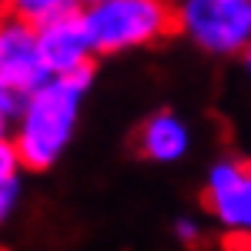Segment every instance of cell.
<instances>
[{
	"label": "cell",
	"mask_w": 251,
	"mask_h": 251,
	"mask_svg": "<svg viewBox=\"0 0 251 251\" xmlns=\"http://www.w3.org/2000/svg\"><path fill=\"white\" fill-rule=\"evenodd\" d=\"M91 87H94V67L71 77H50L40 91L24 97L10 134L24 171L44 174L64 161L77 137L80 111Z\"/></svg>",
	"instance_id": "6da1fadb"
},
{
	"label": "cell",
	"mask_w": 251,
	"mask_h": 251,
	"mask_svg": "<svg viewBox=\"0 0 251 251\" xmlns=\"http://www.w3.org/2000/svg\"><path fill=\"white\" fill-rule=\"evenodd\" d=\"M97 57H121L174 34V0H100L80 7Z\"/></svg>",
	"instance_id": "7a4b0ae2"
},
{
	"label": "cell",
	"mask_w": 251,
	"mask_h": 251,
	"mask_svg": "<svg viewBox=\"0 0 251 251\" xmlns=\"http://www.w3.org/2000/svg\"><path fill=\"white\" fill-rule=\"evenodd\" d=\"M174 34L208 57L251 50V0H174Z\"/></svg>",
	"instance_id": "3957f363"
},
{
	"label": "cell",
	"mask_w": 251,
	"mask_h": 251,
	"mask_svg": "<svg viewBox=\"0 0 251 251\" xmlns=\"http://www.w3.org/2000/svg\"><path fill=\"white\" fill-rule=\"evenodd\" d=\"M54 77L44 50H40V34L34 24L3 14L0 17V87H7L17 97H30Z\"/></svg>",
	"instance_id": "277c9868"
},
{
	"label": "cell",
	"mask_w": 251,
	"mask_h": 251,
	"mask_svg": "<svg viewBox=\"0 0 251 251\" xmlns=\"http://www.w3.org/2000/svg\"><path fill=\"white\" fill-rule=\"evenodd\" d=\"M204 208L218 228L251 234V161L218 157L204 174Z\"/></svg>",
	"instance_id": "5b68a950"
},
{
	"label": "cell",
	"mask_w": 251,
	"mask_h": 251,
	"mask_svg": "<svg viewBox=\"0 0 251 251\" xmlns=\"http://www.w3.org/2000/svg\"><path fill=\"white\" fill-rule=\"evenodd\" d=\"M37 34H40L44 60H47L54 77H71V74H80V71L94 67L97 54H94V44H91V34H87L80 7L40 24Z\"/></svg>",
	"instance_id": "8992f818"
},
{
	"label": "cell",
	"mask_w": 251,
	"mask_h": 251,
	"mask_svg": "<svg viewBox=\"0 0 251 251\" xmlns=\"http://www.w3.org/2000/svg\"><path fill=\"white\" fill-rule=\"evenodd\" d=\"M191 148H194V131L177 111L161 107V111L148 114L137 124L134 151H137V157H144L148 164H157V168L181 164L184 157L191 154Z\"/></svg>",
	"instance_id": "52a82bcc"
},
{
	"label": "cell",
	"mask_w": 251,
	"mask_h": 251,
	"mask_svg": "<svg viewBox=\"0 0 251 251\" xmlns=\"http://www.w3.org/2000/svg\"><path fill=\"white\" fill-rule=\"evenodd\" d=\"M3 10L20 20H27V24H34V27H40V24L60 17V14L77 10V0H3Z\"/></svg>",
	"instance_id": "ba28073f"
},
{
	"label": "cell",
	"mask_w": 251,
	"mask_h": 251,
	"mask_svg": "<svg viewBox=\"0 0 251 251\" xmlns=\"http://www.w3.org/2000/svg\"><path fill=\"white\" fill-rule=\"evenodd\" d=\"M24 201V177H10L0 184V228L14 221V214L20 211Z\"/></svg>",
	"instance_id": "9c48e42d"
},
{
	"label": "cell",
	"mask_w": 251,
	"mask_h": 251,
	"mask_svg": "<svg viewBox=\"0 0 251 251\" xmlns=\"http://www.w3.org/2000/svg\"><path fill=\"white\" fill-rule=\"evenodd\" d=\"M20 104H24V97L10 94L7 87H0V137H10V134H14V124H17Z\"/></svg>",
	"instance_id": "30bf717a"
},
{
	"label": "cell",
	"mask_w": 251,
	"mask_h": 251,
	"mask_svg": "<svg viewBox=\"0 0 251 251\" xmlns=\"http://www.w3.org/2000/svg\"><path fill=\"white\" fill-rule=\"evenodd\" d=\"M20 157H17V148L10 137H0V184L10 181V177H20Z\"/></svg>",
	"instance_id": "8fae6325"
},
{
	"label": "cell",
	"mask_w": 251,
	"mask_h": 251,
	"mask_svg": "<svg viewBox=\"0 0 251 251\" xmlns=\"http://www.w3.org/2000/svg\"><path fill=\"white\" fill-rule=\"evenodd\" d=\"M201 234H204V228H201V221H198L194 214H181V218H174V238H177L181 245H198Z\"/></svg>",
	"instance_id": "7c38bea8"
},
{
	"label": "cell",
	"mask_w": 251,
	"mask_h": 251,
	"mask_svg": "<svg viewBox=\"0 0 251 251\" xmlns=\"http://www.w3.org/2000/svg\"><path fill=\"white\" fill-rule=\"evenodd\" d=\"M241 60H245V67H248V74H251V50H248V54H245Z\"/></svg>",
	"instance_id": "4fadbf2b"
},
{
	"label": "cell",
	"mask_w": 251,
	"mask_h": 251,
	"mask_svg": "<svg viewBox=\"0 0 251 251\" xmlns=\"http://www.w3.org/2000/svg\"><path fill=\"white\" fill-rule=\"evenodd\" d=\"M91 3H100V0H77V7H91Z\"/></svg>",
	"instance_id": "5bb4252c"
},
{
	"label": "cell",
	"mask_w": 251,
	"mask_h": 251,
	"mask_svg": "<svg viewBox=\"0 0 251 251\" xmlns=\"http://www.w3.org/2000/svg\"><path fill=\"white\" fill-rule=\"evenodd\" d=\"M3 14H7V10H3V0H0V17H3Z\"/></svg>",
	"instance_id": "9a60e30c"
}]
</instances>
